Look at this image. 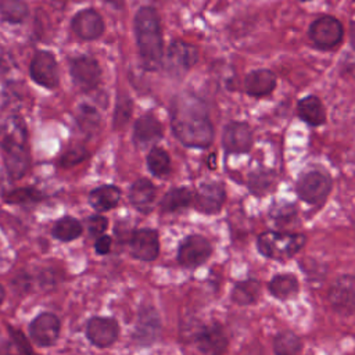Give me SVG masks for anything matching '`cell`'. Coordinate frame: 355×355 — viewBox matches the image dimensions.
<instances>
[{
	"instance_id": "cell-2",
	"label": "cell",
	"mask_w": 355,
	"mask_h": 355,
	"mask_svg": "<svg viewBox=\"0 0 355 355\" xmlns=\"http://www.w3.org/2000/svg\"><path fill=\"white\" fill-rule=\"evenodd\" d=\"M0 151L6 171L12 180H18L29 168V147L25 122L14 115L0 123Z\"/></svg>"
},
{
	"instance_id": "cell-30",
	"label": "cell",
	"mask_w": 355,
	"mask_h": 355,
	"mask_svg": "<svg viewBox=\"0 0 355 355\" xmlns=\"http://www.w3.org/2000/svg\"><path fill=\"white\" fill-rule=\"evenodd\" d=\"M302 343L293 331H282L273 340L275 355H300Z\"/></svg>"
},
{
	"instance_id": "cell-4",
	"label": "cell",
	"mask_w": 355,
	"mask_h": 355,
	"mask_svg": "<svg viewBox=\"0 0 355 355\" xmlns=\"http://www.w3.org/2000/svg\"><path fill=\"white\" fill-rule=\"evenodd\" d=\"M302 233H283L268 230L258 236L257 248L261 255L270 259H284L294 257L305 244Z\"/></svg>"
},
{
	"instance_id": "cell-6",
	"label": "cell",
	"mask_w": 355,
	"mask_h": 355,
	"mask_svg": "<svg viewBox=\"0 0 355 355\" xmlns=\"http://www.w3.org/2000/svg\"><path fill=\"white\" fill-rule=\"evenodd\" d=\"M197 49L183 40H173L166 49V54L162 57V65L168 75L173 78H182L197 62Z\"/></svg>"
},
{
	"instance_id": "cell-31",
	"label": "cell",
	"mask_w": 355,
	"mask_h": 355,
	"mask_svg": "<svg viewBox=\"0 0 355 355\" xmlns=\"http://www.w3.org/2000/svg\"><path fill=\"white\" fill-rule=\"evenodd\" d=\"M1 18L10 24H19L28 17V6L24 0H0Z\"/></svg>"
},
{
	"instance_id": "cell-11",
	"label": "cell",
	"mask_w": 355,
	"mask_h": 355,
	"mask_svg": "<svg viewBox=\"0 0 355 355\" xmlns=\"http://www.w3.org/2000/svg\"><path fill=\"white\" fill-rule=\"evenodd\" d=\"M29 73L35 83L46 89H55L60 82L58 65L53 53L40 50L37 51L29 65Z\"/></svg>"
},
{
	"instance_id": "cell-10",
	"label": "cell",
	"mask_w": 355,
	"mask_h": 355,
	"mask_svg": "<svg viewBox=\"0 0 355 355\" xmlns=\"http://www.w3.org/2000/svg\"><path fill=\"white\" fill-rule=\"evenodd\" d=\"M161 334V319L157 309L148 304L140 306L133 331V341L137 345L148 347L154 344Z\"/></svg>"
},
{
	"instance_id": "cell-14",
	"label": "cell",
	"mask_w": 355,
	"mask_h": 355,
	"mask_svg": "<svg viewBox=\"0 0 355 355\" xmlns=\"http://www.w3.org/2000/svg\"><path fill=\"white\" fill-rule=\"evenodd\" d=\"M119 336L116 319L110 316H93L86 323V338L97 348L111 347Z\"/></svg>"
},
{
	"instance_id": "cell-22",
	"label": "cell",
	"mask_w": 355,
	"mask_h": 355,
	"mask_svg": "<svg viewBox=\"0 0 355 355\" xmlns=\"http://www.w3.org/2000/svg\"><path fill=\"white\" fill-rule=\"evenodd\" d=\"M155 186L146 178L137 179L129 189V201L141 214H148L154 207Z\"/></svg>"
},
{
	"instance_id": "cell-16",
	"label": "cell",
	"mask_w": 355,
	"mask_h": 355,
	"mask_svg": "<svg viewBox=\"0 0 355 355\" xmlns=\"http://www.w3.org/2000/svg\"><path fill=\"white\" fill-rule=\"evenodd\" d=\"M129 250L133 258L144 262L154 261L159 254V236L155 229L143 227L132 233Z\"/></svg>"
},
{
	"instance_id": "cell-24",
	"label": "cell",
	"mask_w": 355,
	"mask_h": 355,
	"mask_svg": "<svg viewBox=\"0 0 355 355\" xmlns=\"http://www.w3.org/2000/svg\"><path fill=\"white\" fill-rule=\"evenodd\" d=\"M89 204L97 212H105L115 208L121 200V190L114 184H103L89 193Z\"/></svg>"
},
{
	"instance_id": "cell-29",
	"label": "cell",
	"mask_w": 355,
	"mask_h": 355,
	"mask_svg": "<svg viewBox=\"0 0 355 355\" xmlns=\"http://www.w3.org/2000/svg\"><path fill=\"white\" fill-rule=\"evenodd\" d=\"M147 168L154 176H166L171 171L169 154L162 147H151V150L147 154Z\"/></svg>"
},
{
	"instance_id": "cell-17",
	"label": "cell",
	"mask_w": 355,
	"mask_h": 355,
	"mask_svg": "<svg viewBox=\"0 0 355 355\" xmlns=\"http://www.w3.org/2000/svg\"><path fill=\"white\" fill-rule=\"evenodd\" d=\"M226 191L220 182L201 183L194 196V207L197 211L205 215L218 214L225 202Z\"/></svg>"
},
{
	"instance_id": "cell-33",
	"label": "cell",
	"mask_w": 355,
	"mask_h": 355,
	"mask_svg": "<svg viewBox=\"0 0 355 355\" xmlns=\"http://www.w3.org/2000/svg\"><path fill=\"white\" fill-rule=\"evenodd\" d=\"M275 184V173L270 171H254L250 175L248 187L254 196H265Z\"/></svg>"
},
{
	"instance_id": "cell-41",
	"label": "cell",
	"mask_w": 355,
	"mask_h": 355,
	"mask_svg": "<svg viewBox=\"0 0 355 355\" xmlns=\"http://www.w3.org/2000/svg\"><path fill=\"white\" fill-rule=\"evenodd\" d=\"M105 3H108L115 10H122L123 8V0H105Z\"/></svg>"
},
{
	"instance_id": "cell-39",
	"label": "cell",
	"mask_w": 355,
	"mask_h": 355,
	"mask_svg": "<svg viewBox=\"0 0 355 355\" xmlns=\"http://www.w3.org/2000/svg\"><path fill=\"white\" fill-rule=\"evenodd\" d=\"M111 245H112L111 237L107 234H103V236L97 237V240L94 243V250L98 255H107L111 251Z\"/></svg>"
},
{
	"instance_id": "cell-15",
	"label": "cell",
	"mask_w": 355,
	"mask_h": 355,
	"mask_svg": "<svg viewBox=\"0 0 355 355\" xmlns=\"http://www.w3.org/2000/svg\"><path fill=\"white\" fill-rule=\"evenodd\" d=\"M254 144V135L248 123L232 121L222 133V147L227 154H245Z\"/></svg>"
},
{
	"instance_id": "cell-23",
	"label": "cell",
	"mask_w": 355,
	"mask_h": 355,
	"mask_svg": "<svg viewBox=\"0 0 355 355\" xmlns=\"http://www.w3.org/2000/svg\"><path fill=\"white\" fill-rule=\"evenodd\" d=\"M297 114L301 121L311 126H320L326 121L324 105L319 97L309 94L298 101Z\"/></svg>"
},
{
	"instance_id": "cell-19",
	"label": "cell",
	"mask_w": 355,
	"mask_h": 355,
	"mask_svg": "<svg viewBox=\"0 0 355 355\" xmlns=\"http://www.w3.org/2000/svg\"><path fill=\"white\" fill-rule=\"evenodd\" d=\"M72 31L82 40H96L104 32L103 17L92 8L76 12L71 22Z\"/></svg>"
},
{
	"instance_id": "cell-13",
	"label": "cell",
	"mask_w": 355,
	"mask_h": 355,
	"mask_svg": "<svg viewBox=\"0 0 355 355\" xmlns=\"http://www.w3.org/2000/svg\"><path fill=\"white\" fill-rule=\"evenodd\" d=\"M329 302L331 308L344 315L349 316L354 313L355 308V280L351 275L338 276L330 290H329Z\"/></svg>"
},
{
	"instance_id": "cell-1",
	"label": "cell",
	"mask_w": 355,
	"mask_h": 355,
	"mask_svg": "<svg viewBox=\"0 0 355 355\" xmlns=\"http://www.w3.org/2000/svg\"><path fill=\"white\" fill-rule=\"evenodd\" d=\"M171 126L175 137L186 147L207 148L214 140V126L207 105L193 94L173 100Z\"/></svg>"
},
{
	"instance_id": "cell-36",
	"label": "cell",
	"mask_w": 355,
	"mask_h": 355,
	"mask_svg": "<svg viewBox=\"0 0 355 355\" xmlns=\"http://www.w3.org/2000/svg\"><path fill=\"white\" fill-rule=\"evenodd\" d=\"M89 153L85 147L82 146H76V147H72L69 148L60 159V165L64 166V168H71V166H75L78 164H80L82 161H85L87 158Z\"/></svg>"
},
{
	"instance_id": "cell-9",
	"label": "cell",
	"mask_w": 355,
	"mask_h": 355,
	"mask_svg": "<svg viewBox=\"0 0 355 355\" xmlns=\"http://www.w3.org/2000/svg\"><path fill=\"white\" fill-rule=\"evenodd\" d=\"M193 341L202 355H223L227 349V337L223 327L214 322L201 324L193 331Z\"/></svg>"
},
{
	"instance_id": "cell-5",
	"label": "cell",
	"mask_w": 355,
	"mask_h": 355,
	"mask_svg": "<svg viewBox=\"0 0 355 355\" xmlns=\"http://www.w3.org/2000/svg\"><path fill=\"white\" fill-rule=\"evenodd\" d=\"M331 186L333 182L329 173L323 171H308L298 178L295 183V191L300 200L315 205L320 204L327 197Z\"/></svg>"
},
{
	"instance_id": "cell-18",
	"label": "cell",
	"mask_w": 355,
	"mask_h": 355,
	"mask_svg": "<svg viewBox=\"0 0 355 355\" xmlns=\"http://www.w3.org/2000/svg\"><path fill=\"white\" fill-rule=\"evenodd\" d=\"M60 320L54 313L43 312L37 315L29 324V334L39 347H51L60 336Z\"/></svg>"
},
{
	"instance_id": "cell-37",
	"label": "cell",
	"mask_w": 355,
	"mask_h": 355,
	"mask_svg": "<svg viewBox=\"0 0 355 355\" xmlns=\"http://www.w3.org/2000/svg\"><path fill=\"white\" fill-rule=\"evenodd\" d=\"M86 226H87V230H89L90 236L100 237V236L104 234V232L108 227V219L105 216L100 215V214L92 215L86 220Z\"/></svg>"
},
{
	"instance_id": "cell-21",
	"label": "cell",
	"mask_w": 355,
	"mask_h": 355,
	"mask_svg": "<svg viewBox=\"0 0 355 355\" xmlns=\"http://www.w3.org/2000/svg\"><path fill=\"white\" fill-rule=\"evenodd\" d=\"M276 82V75L270 69H254L244 78V92L251 97H265L273 92Z\"/></svg>"
},
{
	"instance_id": "cell-38",
	"label": "cell",
	"mask_w": 355,
	"mask_h": 355,
	"mask_svg": "<svg viewBox=\"0 0 355 355\" xmlns=\"http://www.w3.org/2000/svg\"><path fill=\"white\" fill-rule=\"evenodd\" d=\"M11 337L14 338L15 345L21 349V352H22L24 355H33V351H32V348H31V345H29L26 337H25L19 330H12V329H11Z\"/></svg>"
},
{
	"instance_id": "cell-8",
	"label": "cell",
	"mask_w": 355,
	"mask_h": 355,
	"mask_svg": "<svg viewBox=\"0 0 355 355\" xmlns=\"http://www.w3.org/2000/svg\"><path fill=\"white\" fill-rule=\"evenodd\" d=\"M211 254L212 245L208 239L201 234H190L180 241L176 259L187 269H197L208 261Z\"/></svg>"
},
{
	"instance_id": "cell-28",
	"label": "cell",
	"mask_w": 355,
	"mask_h": 355,
	"mask_svg": "<svg viewBox=\"0 0 355 355\" xmlns=\"http://www.w3.org/2000/svg\"><path fill=\"white\" fill-rule=\"evenodd\" d=\"M83 232V227H82V223L73 218V216H62L60 218L53 229H51V233L53 236L60 240V241H64V243H68V241H72L75 239H78Z\"/></svg>"
},
{
	"instance_id": "cell-34",
	"label": "cell",
	"mask_w": 355,
	"mask_h": 355,
	"mask_svg": "<svg viewBox=\"0 0 355 355\" xmlns=\"http://www.w3.org/2000/svg\"><path fill=\"white\" fill-rule=\"evenodd\" d=\"M133 112V101L132 98L123 93L118 96L116 104H115V112H114V129L119 130L123 129Z\"/></svg>"
},
{
	"instance_id": "cell-26",
	"label": "cell",
	"mask_w": 355,
	"mask_h": 355,
	"mask_svg": "<svg viewBox=\"0 0 355 355\" xmlns=\"http://www.w3.org/2000/svg\"><path fill=\"white\" fill-rule=\"evenodd\" d=\"M261 294V284L255 279L237 282L232 290V301L237 305L247 306L258 301Z\"/></svg>"
},
{
	"instance_id": "cell-40",
	"label": "cell",
	"mask_w": 355,
	"mask_h": 355,
	"mask_svg": "<svg viewBox=\"0 0 355 355\" xmlns=\"http://www.w3.org/2000/svg\"><path fill=\"white\" fill-rule=\"evenodd\" d=\"M270 215L276 219V220H282V219H291L295 215V211L291 205H284V207H276V209H273L270 212Z\"/></svg>"
},
{
	"instance_id": "cell-12",
	"label": "cell",
	"mask_w": 355,
	"mask_h": 355,
	"mask_svg": "<svg viewBox=\"0 0 355 355\" xmlns=\"http://www.w3.org/2000/svg\"><path fill=\"white\" fill-rule=\"evenodd\" d=\"M69 72L73 83L83 92L96 89L101 79V68L96 58L89 55H79L71 60Z\"/></svg>"
},
{
	"instance_id": "cell-25",
	"label": "cell",
	"mask_w": 355,
	"mask_h": 355,
	"mask_svg": "<svg viewBox=\"0 0 355 355\" xmlns=\"http://www.w3.org/2000/svg\"><path fill=\"white\" fill-rule=\"evenodd\" d=\"M268 290L275 298L286 301L298 294L300 283L293 273H279L270 279Z\"/></svg>"
},
{
	"instance_id": "cell-7",
	"label": "cell",
	"mask_w": 355,
	"mask_h": 355,
	"mask_svg": "<svg viewBox=\"0 0 355 355\" xmlns=\"http://www.w3.org/2000/svg\"><path fill=\"white\" fill-rule=\"evenodd\" d=\"M308 36L315 47L320 50H331L341 43L344 28L336 17L322 15L309 25Z\"/></svg>"
},
{
	"instance_id": "cell-32",
	"label": "cell",
	"mask_w": 355,
	"mask_h": 355,
	"mask_svg": "<svg viewBox=\"0 0 355 355\" xmlns=\"http://www.w3.org/2000/svg\"><path fill=\"white\" fill-rule=\"evenodd\" d=\"M76 122L85 133L93 135L98 129L100 114L93 105L80 104L76 111Z\"/></svg>"
},
{
	"instance_id": "cell-27",
	"label": "cell",
	"mask_w": 355,
	"mask_h": 355,
	"mask_svg": "<svg viewBox=\"0 0 355 355\" xmlns=\"http://www.w3.org/2000/svg\"><path fill=\"white\" fill-rule=\"evenodd\" d=\"M193 201V193L187 187H173L162 197L159 207L164 212H175L186 208Z\"/></svg>"
},
{
	"instance_id": "cell-35",
	"label": "cell",
	"mask_w": 355,
	"mask_h": 355,
	"mask_svg": "<svg viewBox=\"0 0 355 355\" xmlns=\"http://www.w3.org/2000/svg\"><path fill=\"white\" fill-rule=\"evenodd\" d=\"M43 198V194L33 187H21L6 193L4 201L8 204H33Z\"/></svg>"
},
{
	"instance_id": "cell-43",
	"label": "cell",
	"mask_w": 355,
	"mask_h": 355,
	"mask_svg": "<svg viewBox=\"0 0 355 355\" xmlns=\"http://www.w3.org/2000/svg\"><path fill=\"white\" fill-rule=\"evenodd\" d=\"M300 1H308V0H300Z\"/></svg>"
},
{
	"instance_id": "cell-42",
	"label": "cell",
	"mask_w": 355,
	"mask_h": 355,
	"mask_svg": "<svg viewBox=\"0 0 355 355\" xmlns=\"http://www.w3.org/2000/svg\"><path fill=\"white\" fill-rule=\"evenodd\" d=\"M3 300H4V288H3V286L0 284V304L3 302Z\"/></svg>"
},
{
	"instance_id": "cell-3",
	"label": "cell",
	"mask_w": 355,
	"mask_h": 355,
	"mask_svg": "<svg viewBox=\"0 0 355 355\" xmlns=\"http://www.w3.org/2000/svg\"><path fill=\"white\" fill-rule=\"evenodd\" d=\"M133 29L143 68L157 71L162 65L164 42L155 8L150 6L140 7L133 19Z\"/></svg>"
},
{
	"instance_id": "cell-20",
	"label": "cell",
	"mask_w": 355,
	"mask_h": 355,
	"mask_svg": "<svg viewBox=\"0 0 355 355\" xmlns=\"http://www.w3.org/2000/svg\"><path fill=\"white\" fill-rule=\"evenodd\" d=\"M162 137V125L153 115H143L136 119L133 126V143L139 148L155 144Z\"/></svg>"
}]
</instances>
